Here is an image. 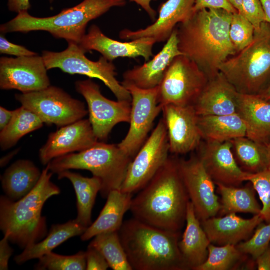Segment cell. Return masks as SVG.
Here are the masks:
<instances>
[{"mask_svg": "<svg viewBox=\"0 0 270 270\" xmlns=\"http://www.w3.org/2000/svg\"><path fill=\"white\" fill-rule=\"evenodd\" d=\"M126 0H84L77 6L63 10L47 18H36L28 11L22 12L10 22L0 26L2 34L45 31L68 44H78L86 34L88 24L114 7L126 6Z\"/></svg>", "mask_w": 270, "mask_h": 270, "instance_id": "obj_5", "label": "cell"}, {"mask_svg": "<svg viewBox=\"0 0 270 270\" xmlns=\"http://www.w3.org/2000/svg\"><path fill=\"white\" fill-rule=\"evenodd\" d=\"M262 98L270 102V84L264 90L257 94Z\"/></svg>", "mask_w": 270, "mask_h": 270, "instance_id": "obj_51", "label": "cell"}, {"mask_svg": "<svg viewBox=\"0 0 270 270\" xmlns=\"http://www.w3.org/2000/svg\"><path fill=\"white\" fill-rule=\"evenodd\" d=\"M238 113L245 123L246 136L266 144L270 138V102L257 94H240Z\"/></svg>", "mask_w": 270, "mask_h": 270, "instance_id": "obj_25", "label": "cell"}, {"mask_svg": "<svg viewBox=\"0 0 270 270\" xmlns=\"http://www.w3.org/2000/svg\"><path fill=\"white\" fill-rule=\"evenodd\" d=\"M52 3L54 0H49ZM8 7L10 11L19 13L28 11L31 8L30 0H8Z\"/></svg>", "mask_w": 270, "mask_h": 270, "instance_id": "obj_45", "label": "cell"}, {"mask_svg": "<svg viewBox=\"0 0 270 270\" xmlns=\"http://www.w3.org/2000/svg\"><path fill=\"white\" fill-rule=\"evenodd\" d=\"M204 8H220L232 13L238 12L228 0H195L194 12Z\"/></svg>", "mask_w": 270, "mask_h": 270, "instance_id": "obj_43", "label": "cell"}, {"mask_svg": "<svg viewBox=\"0 0 270 270\" xmlns=\"http://www.w3.org/2000/svg\"><path fill=\"white\" fill-rule=\"evenodd\" d=\"M246 181L251 183L262 202L260 215L266 222H270V171L250 173Z\"/></svg>", "mask_w": 270, "mask_h": 270, "instance_id": "obj_39", "label": "cell"}, {"mask_svg": "<svg viewBox=\"0 0 270 270\" xmlns=\"http://www.w3.org/2000/svg\"><path fill=\"white\" fill-rule=\"evenodd\" d=\"M233 14L224 9L204 8L176 27L180 50L208 79L220 72L225 61L238 54L229 35Z\"/></svg>", "mask_w": 270, "mask_h": 270, "instance_id": "obj_1", "label": "cell"}, {"mask_svg": "<svg viewBox=\"0 0 270 270\" xmlns=\"http://www.w3.org/2000/svg\"><path fill=\"white\" fill-rule=\"evenodd\" d=\"M98 142L89 120L82 119L51 133L40 150L39 158L43 165H48L56 158L84 150Z\"/></svg>", "mask_w": 270, "mask_h": 270, "instance_id": "obj_17", "label": "cell"}, {"mask_svg": "<svg viewBox=\"0 0 270 270\" xmlns=\"http://www.w3.org/2000/svg\"><path fill=\"white\" fill-rule=\"evenodd\" d=\"M208 78L192 60L184 55L176 57L158 86V101L162 106L193 105L206 87Z\"/></svg>", "mask_w": 270, "mask_h": 270, "instance_id": "obj_9", "label": "cell"}, {"mask_svg": "<svg viewBox=\"0 0 270 270\" xmlns=\"http://www.w3.org/2000/svg\"><path fill=\"white\" fill-rule=\"evenodd\" d=\"M44 124L36 114L23 106L14 110L12 120L0 132L2 150L11 148L22 137L42 128Z\"/></svg>", "mask_w": 270, "mask_h": 270, "instance_id": "obj_32", "label": "cell"}, {"mask_svg": "<svg viewBox=\"0 0 270 270\" xmlns=\"http://www.w3.org/2000/svg\"><path fill=\"white\" fill-rule=\"evenodd\" d=\"M16 98L48 125L58 128L83 119L88 114L84 104L62 88L48 87L36 92L16 94Z\"/></svg>", "mask_w": 270, "mask_h": 270, "instance_id": "obj_10", "label": "cell"}, {"mask_svg": "<svg viewBox=\"0 0 270 270\" xmlns=\"http://www.w3.org/2000/svg\"><path fill=\"white\" fill-rule=\"evenodd\" d=\"M230 141H206L200 150L198 158L215 184L240 186L250 174L237 163Z\"/></svg>", "mask_w": 270, "mask_h": 270, "instance_id": "obj_18", "label": "cell"}, {"mask_svg": "<svg viewBox=\"0 0 270 270\" xmlns=\"http://www.w3.org/2000/svg\"><path fill=\"white\" fill-rule=\"evenodd\" d=\"M218 192L221 196V216L230 214L248 213L259 214L262 206L256 198L255 190L251 186L243 188L216 184Z\"/></svg>", "mask_w": 270, "mask_h": 270, "instance_id": "obj_31", "label": "cell"}, {"mask_svg": "<svg viewBox=\"0 0 270 270\" xmlns=\"http://www.w3.org/2000/svg\"><path fill=\"white\" fill-rule=\"evenodd\" d=\"M230 142L236 157L245 172L254 174L268 170L266 144L246 136L238 138Z\"/></svg>", "mask_w": 270, "mask_h": 270, "instance_id": "obj_33", "label": "cell"}, {"mask_svg": "<svg viewBox=\"0 0 270 270\" xmlns=\"http://www.w3.org/2000/svg\"><path fill=\"white\" fill-rule=\"evenodd\" d=\"M208 256L204 263L196 270H232L241 261L246 254L233 244L216 246L210 244L208 248Z\"/></svg>", "mask_w": 270, "mask_h": 270, "instance_id": "obj_35", "label": "cell"}, {"mask_svg": "<svg viewBox=\"0 0 270 270\" xmlns=\"http://www.w3.org/2000/svg\"><path fill=\"white\" fill-rule=\"evenodd\" d=\"M52 174L47 166L36 186L18 200L6 196L0 198V229L10 242L20 248L40 242L47 235L42 208L50 198L60 192L50 180Z\"/></svg>", "mask_w": 270, "mask_h": 270, "instance_id": "obj_3", "label": "cell"}, {"mask_svg": "<svg viewBox=\"0 0 270 270\" xmlns=\"http://www.w3.org/2000/svg\"><path fill=\"white\" fill-rule=\"evenodd\" d=\"M258 30L261 24L266 22V16L260 0H242L240 12Z\"/></svg>", "mask_w": 270, "mask_h": 270, "instance_id": "obj_40", "label": "cell"}, {"mask_svg": "<svg viewBox=\"0 0 270 270\" xmlns=\"http://www.w3.org/2000/svg\"><path fill=\"white\" fill-rule=\"evenodd\" d=\"M18 152V150H16L14 152L10 153L6 156L2 158L0 162L1 168H2L6 165Z\"/></svg>", "mask_w": 270, "mask_h": 270, "instance_id": "obj_50", "label": "cell"}, {"mask_svg": "<svg viewBox=\"0 0 270 270\" xmlns=\"http://www.w3.org/2000/svg\"><path fill=\"white\" fill-rule=\"evenodd\" d=\"M0 52L1 54L12 55L17 57L38 55V54L28 50L23 46L9 42L6 38L4 34L2 33L0 36Z\"/></svg>", "mask_w": 270, "mask_h": 270, "instance_id": "obj_41", "label": "cell"}, {"mask_svg": "<svg viewBox=\"0 0 270 270\" xmlns=\"http://www.w3.org/2000/svg\"><path fill=\"white\" fill-rule=\"evenodd\" d=\"M86 256L87 270H106L110 268L104 256L94 248L88 246Z\"/></svg>", "mask_w": 270, "mask_h": 270, "instance_id": "obj_42", "label": "cell"}, {"mask_svg": "<svg viewBox=\"0 0 270 270\" xmlns=\"http://www.w3.org/2000/svg\"><path fill=\"white\" fill-rule=\"evenodd\" d=\"M134 2L140 6L148 14L152 20H156V12L151 6L150 3L152 0H128Z\"/></svg>", "mask_w": 270, "mask_h": 270, "instance_id": "obj_48", "label": "cell"}, {"mask_svg": "<svg viewBox=\"0 0 270 270\" xmlns=\"http://www.w3.org/2000/svg\"><path fill=\"white\" fill-rule=\"evenodd\" d=\"M59 180L66 178L72 184L77 199L78 215L76 219L88 228L92 224V214L98 194L100 192V180L93 176L84 177L81 174L66 170L58 174Z\"/></svg>", "mask_w": 270, "mask_h": 270, "instance_id": "obj_30", "label": "cell"}, {"mask_svg": "<svg viewBox=\"0 0 270 270\" xmlns=\"http://www.w3.org/2000/svg\"><path fill=\"white\" fill-rule=\"evenodd\" d=\"M8 237L4 236L0 242V270H7L8 268L9 260L14 252L10 246Z\"/></svg>", "mask_w": 270, "mask_h": 270, "instance_id": "obj_44", "label": "cell"}, {"mask_svg": "<svg viewBox=\"0 0 270 270\" xmlns=\"http://www.w3.org/2000/svg\"><path fill=\"white\" fill-rule=\"evenodd\" d=\"M76 88L86 102L88 120L98 141L106 140L118 124L130 123L132 102L106 98L102 94L100 86L90 79L76 82Z\"/></svg>", "mask_w": 270, "mask_h": 270, "instance_id": "obj_13", "label": "cell"}, {"mask_svg": "<svg viewBox=\"0 0 270 270\" xmlns=\"http://www.w3.org/2000/svg\"><path fill=\"white\" fill-rule=\"evenodd\" d=\"M38 270H86V252H80L73 256H62L50 252L39 258L35 266Z\"/></svg>", "mask_w": 270, "mask_h": 270, "instance_id": "obj_36", "label": "cell"}, {"mask_svg": "<svg viewBox=\"0 0 270 270\" xmlns=\"http://www.w3.org/2000/svg\"><path fill=\"white\" fill-rule=\"evenodd\" d=\"M178 166L198 218L202 222L216 216L220 210L219 198L216 194V184L198 156L178 159Z\"/></svg>", "mask_w": 270, "mask_h": 270, "instance_id": "obj_14", "label": "cell"}, {"mask_svg": "<svg viewBox=\"0 0 270 270\" xmlns=\"http://www.w3.org/2000/svg\"><path fill=\"white\" fill-rule=\"evenodd\" d=\"M264 221L260 214L245 219L236 214H230L222 217H212L200 222L210 243L220 246H236L248 240Z\"/></svg>", "mask_w": 270, "mask_h": 270, "instance_id": "obj_23", "label": "cell"}, {"mask_svg": "<svg viewBox=\"0 0 270 270\" xmlns=\"http://www.w3.org/2000/svg\"><path fill=\"white\" fill-rule=\"evenodd\" d=\"M86 228L76 220L53 224L44 239L24 248L22 253L15 256L14 260L18 264H22L33 259H39L68 239L81 236Z\"/></svg>", "mask_w": 270, "mask_h": 270, "instance_id": "obj_28", "label": "cell"}, {"mask_svg": "<svg viewBox=\"0 0 270 270\" xmlns=\"http://www.w3.org/2000/svg\"><path fill=\"white\" fill-rule=\"evenodd\" d=\"M132 198V194L120 190L112 191L97 219L81 236L82 240L88 241L102 234L119 232L125 214L130 210Z\"/></svg>", "mask_w": 270, "mask_h": 270, "instance_id": "obj_26", "label": "cell"}, {"mask_svg": "<svg viewBox=\"0 0 270 270\" xmlns=\"http://www.w3.org/2000/svg\"><path fill=\"white\" fill-rule=\"evenodd\" d=\"M194 5L195 0H168L160 5L158 17L153 24L134 31L123 30L119 36L123 40L150 38L156 42H166L178 24L186 22L194 14Z\"/></svg>", "mask_w": 270, "mask_h": 270, "instance_id": "obj_19", "label": "cell"}, {"mask_svg": "<svg viewBox=\"0 0 270 270\" xmlns=\"http://www.w3.org/2000/svg\"><path fill=\"white\" fill-rule=\"evenodd\" d=\"M190 202L178 159L169 156L150 182L132 198L130 210L134 218L146 224L180 232L186 222Z\"/></svg>", "mask_w": 270, "mask_h": 270, "instance_id": "obj_2", "label": "cell"}, {"mask_svg": "<svg viewBox=\"0 0 270 270\" xmlns=\"http://www.w3.org/2000/svg\"><path fill=\"white\" fill-rule=\"evenodd\" d=\"M222 72L241 94H258L270 84V24L254 31L251 44L220 66Z\"/></svg>", "mask_w": 270, "mask_h": 270, "instance_id": "obj_7", "label": "cell"}, {"mask_svg": "<svg viewBox=\"0 0 270 270\" xmlns=\"http://www.w3.org/2000/svg\"><path fill=\"white\" fill-rule=\"evenodd\" d=\"M258 270H270V246L256 259Z\"/></svg>", "mask_w": 270, "mask_h": 270, "instance_id": "obj_46", "label": "cell"}, {"mask_svg": "<svg viewBox=\"0 0 270 270\" xmlns=\"http://www.w3.org/2000/svg\"><path fill=\"white\" fill-rule=\"evenodd\" d=\"M89 246L98 250L114 270H132L118 232L98 234Z\"/></svg>", "mask_w": 270, "mask_h": 270, "instance_id": "obj_34", "label": "cell"}, {"mask_svg": "<svg viewBox=\"0 0 270 270\" xmlns=\"http://www.w3.org/2000/svg\"><path fill=\"white\" fill-rule=\"evenodd\" d=\"M270 244V222L267 224L261 223L254 234L248 240L236 245L240 252L251 256L256 259L269 246Z\"/></svg>", "mask_w": 270, "mask_h": 270, "instance_id": "obj_38", "label": "cell"}, {"mask_svg": "<svg viewBox=\"0 0 270 270\" xmlns=\"http://www.w3.org/2000/svg\"><path fill=\"white\" fill-rule=\"evenodd\" d=\"M186 223L179 248L188 269L196 270L206 260L211 243L190 202L188 206Z\"/></svg>", "mask_w": 270, "mask_h": 270, "instance_id": "obj_24", "label": "cell"}, {"mask_svg": "<svg viewBox=\"0 0 270 270\" xmlns=\"http://www.w3.org/2000/svg\"><path fill=\"white\" fill-rule=\"evenodd\" d=\"M169 152L168 132L162 118L130 164L120 190L131 194L140 191L166 162Z\"/></svg>", "mask_w": 270, "mask_h": 270, "instance_id": "obj_11", "label": "cell"}, {"mask_svg": "<svg viewBox=\"0 0 270 270\" xmlns=\"http://www.w3.org/2000/svg\"><path fill=\"white\" fill-rule=\"evenodd\" d=\"M156 43V40L150 38H142L128 42L114 40L106 36L98 26L94 24L78 45L86 52L96 51L111 62L120 58L138 57H142L146 62L153 56L152 48Z\"/></svg>", "mask_w": 270, "mask_h": 270, "instance_id": "obj_20", "label": "cell"}, {"mask_svg": "<svg viewBox=\"0 0 270 270\" xmlns=\"http://www.w3.org/2000/svg\"><path fill=\"white\" fill-rule=\"evenodd\" d=\"M86 52L78 44H68L62 52L44 51L42 56L48 70L58 68L70 74L86 76L102 80L118 100L132 102L130 92L116 78V68L112 62L102 56L94 62L85 56Z\"/></svg>", "mask_w": 270, "mask_h": 270, "instance_id": "obj_8", "label": "cell"}, {"mask_svg": "<svg viewBox=\"0 0 270 270\" xmlns=\"http://www.w3.org/2000/svg\"><path fill=\"white\" fill-rule=\"evenodd\" d=\"M266 19V22L270 24V0H260Z\"/></svg>", "mask_w": 270, "mask_h": 270, "instance_id": "obj_49", "label": "cell"}, {"mask_svg": "<svg viewBox=\"0 0 270 270\" xmlns=\"http://www.w3.org/2000/svg\"><path fill=\"white\" fill-rule=\"evenodd\" d=\"M118 232L133 270H189L179 248L180 232L160 229L134 218L124 222Z\"/></svg>", "mask_w": 270, "mask_h": 270, "instance_id": "obj_4", "label": "cell"}, {"mask_svg": "<svg viewBox=\"0 0 270 270\" xmlns=\"http://www.w3.org/2000/svg\"><path fill=\"white\" fill-rule=\"evenodd\" d=\"M229 2L240 13L241 11L242 4V0H228Z\"/></svg>", "mask_w": 270, "mask_h": 270, "instance_id": "obj_52", "label": "cell"}, {"mask_svg": "<svg viewBox=\"0 0 270 270\" xmlns=\"http://www.w3.org/2000/svg\"><path fill=\"white\" fill-rule=\"evenodd\" d=\"M254 26L244 16L238 12L233 14L229 35L238 53L251 44L254 40Z\"/></svg>", "mask_w": 270, "mask_h": 270, "instance_id": "obj_37", "label": "cell"}, {"mask_svg": "<svg viewBox=\"0 0 270 270\" xmlns=\"http://www.w3.org/2000/svg\"><path fill=\"white\" fill-rule=\"evenodd\" d=\"M122 85L132 96L131 111L128 132L118 146L132 158L148 139L162 107L158 101V86L142 89L132 84Z\"/></svg>", "mask_w": 270, "mask_h": 270, "instance_id": "obj_12", "label": "cell"}, {"mask_svg": "<svg viewBox=\"0 0 270 270\" xmlns=\"http://www.w3.org/2000/svg\"><path fill=\"white\" fill-rule=\"evenodd\" d=\"M14 110H8L2 106L0 107V130H2L12 120Z\"/></svg>", "mask_w": 270, "mask_h": 270, "instance_id": "obj_47", "label": "cell"}, {"mask_svg": "<svg viewBox=\"0 0 270 270\" xmlns=\"http://www.w3.org/2000/svg\"><path fill=\"white\" fill-rule=\"evenodd\" d=\"M240 93L220 72L208 81L192 105L198 116H224L238 112Z\"/></svg>", "mask_w": 270, "mask_h": 270, "instance_id": "obj_22", "label": "cell"}, {"mask_svg": "<svg viewBox=\"0 0 270 270\" xmlns=\"http://www.w3.org/2000/svg\"><path fill=\"white\" fill-rule=\"evenodd\" d=\"M44 60L38 55L0 58V88L16 90L22 94L50 86Z\"/></svg>", "mask_w": 270, "mask_h": 270, "instance_id": "obj_15", "label": "cell"}, {"mask_svg": "<svg viewBox=\"0 0 270 270\" xmlns=\"http://www.w3.org/2000/svg\"><path fill=\"white\" fill-rule=\"evenodd\" d=\"M132 160L118 144L98 142L84 150L56 158L47 166L52 172L56 174L71 170L90 171L100 180V193L106 198L112 191L120 190Z\"/></svg>", "mask_w": 270, "mask_h": 270, "instance_id": "obj_6", "label": "cell"}, {"mask_svg": "<svg viewBox=\"0 0 270 270\" xmlns=\"http://www.w3.org/2000/svg\"><path fill=\"white\" fill-rule=\"evenodd\" d=\"M198 125L202 139L224 142L246 136L245 123L238 114L198 116Z\"/></svg>", "mask_w": 270, "mask_h": 270, "instance_id": "obj_29", "label": "cell"}, {"mask_svg": "<svg viewBox=\"0 0 270 270\" xmlns=\"http://www.w3.org/2000/svg\"><path fill=\"white\" fill-rule=\"evenodd\" d=\"M268 159V170L270 171V142L266 144Z\"/></svg>", "mask_w": 270, "mask_h": 270, "instance_id": "obj_53", "label": "cell"}, {"mask_svg": "<svg viewBox=\"0 0 270 270\" xmlns=\"http://www.w3.org/2000/svg\"><path fill=\"white\" fill-rule=\"evenodd\" d=\"M162 112L170 152L186 154L200 146L202 138L198 125V116L192 105L168 104L162 106Z\"/></svg>", "mask_w": 270, "mask_h": 270, "instance_id": "obj_16", "label": "cell"}, {"mask_svg": "<svg viewBox=\"0 0 270 270\" xmlns=\"http://www.w3.org/2000/svg\"><path fill=\"white\" fill-rule=\"evenodd\" d=\"M184 55L178 48L176 28L162 50L150 60L134 66L123 74L122 84H129L142 89H150L160 84L174 59Z\"/></svg>", "mask_w": 270, "mask_h": 270, "instance_id": "obj_21", "label": "cell"}, {"mask_svg": "<svg viewBox=\"0 0 270 270\" xmlns=\"http://www.w3.org/2000/svg\"><path fill=\"white\" fill-rule=\"evenodd\" d=\"M42 174L32 161L17 160L6 170L1 178L6 196L14 201L21 199L36 186Z\"/></svg>", "mask_w": 270, "mask_h": 270, "instance_id": "obj_27", "label": "cell"}]
</instances>
